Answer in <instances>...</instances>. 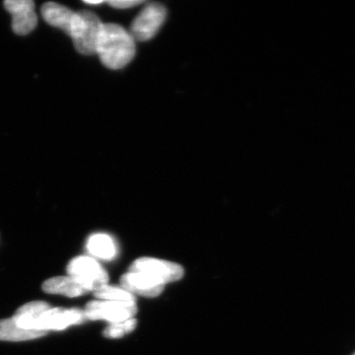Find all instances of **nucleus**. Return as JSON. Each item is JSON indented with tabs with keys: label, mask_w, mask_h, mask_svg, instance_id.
I'll return each instance as SVG.
<instances>
[{
	"label": "nucleus",
	"mask_w": 355,
	"mask_h": 355,
	"mask_svg": "<svg viewBox=\"0 0 355 355\" xmlns=\"http://www.w3.org/2000/svg\"><path fill=\"white\" fill-rule=\"evenodd\" d=\"M96 55L108 69H123L135 58V40L121 26L107 23L103 25Z\"/></svg>",
	"instance_id": "nucleus-1"
},
{
	"label": "nucleus",
	"mask_w": 355,
	"mask_h": 355,
	"mask_svg": "<svg viewBox=\"0 0 355 355\" xmlns=\"http://www.w3.org/2000/svg\"><path fill=\"white\" fill-rule=\"evenodd\" d=\"M103 25L101 20L94 13L90 11L78 12V19L71 36L78 53L85 55L97 53Z\"/></svg>",
	"instance_id": "nucleus-2"
},
{
	"label": "nucleus",
	"mask_w": 355,
	"mask_h": 355,
	"mask_svg": "<svg viewBox=\"0 0 355 355\" xmlns=\"http://www.w3.org/2000/svg\"><path fill=\"white\" fill-rule=\"evenodd\" d=\"M67 272L69 277L80 282L87 291L95 292L100 287L108 284V273L90 257L81 256L72 259L67 265Z\"/></svg>",
	"instance_id": "nucleus-3"
},
{
	"label": "nucleus",
	"mask_w": 355,
	"mask_h": 355,
	"mask_svg": "<svg viewBox=\"0 0 355 355\" xmlns=\"http://www.w3.org/2000/svg\"><path fill=\"white\" fill-rule=\"evenodd\" d=\"M130 272L144 273L163 286L177 282L184 277L183 266L154 258L137 259L130 266Z\"/></svg>",
	"instance_id": "nucleus-4"
},
{
	"label": "nucleus",
	"mask_w": 355,
	"mask_h": 355,
	"mask_svg": "<svg viewBox=\"0 0 355 355\" xmlns=\"http://www.w3.org/2000/svg\"><path fill=\"white\" fill-rule=\"evenodd\" d=\"M137 312L135 304L116 301L95 300L86 305L85 318L91 321L105 320L110 323H120L132 319Z\"/></svg>",
	"instance_id": "nucleus-5"
},
{
	"label": "nucleus",
	"mask_w": 355,
	"mask_h": 355,
	"mask_svg": "<svg viewBox=\"0 0 355 355\" xmlns=\"http://www.w3.org/2000/svg\"><path fill=\"white\" fill-rule=\"evenodd\" d=\"M166 18L165 7L159 3H151L144 7L130 27V35L133 40L144 42L153 39Z\"/></svg>",
	"instance_id": "nucleus-6"
},
{
	"label": "nucleus",
	"mask_w": 355,
	"mask_h": 355,
	"mask_svg": "<svg viewBox=\"0 0 355 355\" xmlns=\"http://www.w3.org/2000/svg\"><path fill=\"white\" fill-rule=\"evenodd\" d=\"M6 10L12 15V30L20 36L30 34L38 24L35 3L31 0H7Z\"/></svg>",
	"instance_id": "nucleus-7"
},
{
	"label": "nucleus",
	"mask_w": 355,
	"mask_h": 355,
	"mask_svg": "<svg viewBox=\"0 0 355 355\" xmlns=\"http://www.w3.org/2000/svg\"><path fill=\"white\" fill-rule=\"evenodd\" d=\"M85 318L83 311L50 308L39 318L37 329L48 334L50 331H62L72 324H80Z\"/></svg>",
	"instance_id": "nucleus-8"
},
{
	"label": "nucleus",
	"mask_w": 355,
	"mask_h": 355,
	"mask_svg": "<svg viewBox=\"0 0 355 355\" xmlns=\"http://www.w3.org/2000/svg\"><path fill=\"white\" fill-rule=\"evenodd\" d=\"M42 16L48 24L62 30L71 38L76 28L78 12L55 2H46L42 6Z\"/></svg>",
	"instance_id": "nucleus-9"
},
{
	"label": "nucleus",
	"mask_w": 355,
	"mask_h": 355,
	"mask_svg": "<svg viewBox=\"0 0 355 355\" xmlns=\"http://www.w3.org/2000/svg\"><path fill=\"white\" fill-rule=\"evenodd\" d=\"M121 287L132 295L156 297L162 293L164 286L144 273L128 272L121 279Z\"/></svg>",
	"instance_id": "nucleus-10"
},
{
	"label": "nucleus",
	"mask_w": 355,
	"mask_h": 355,
	"mask_svg": "<svg viewBox=\"0 0 355 355\" xmlns=\"http://www.w3.org/2000/svg\"><path fill=\"white\" fill-rule=\"evenodd\" d=\"M46 293L60 294L67 297H78L87 293V289L72 277H55L46 280L42 286Z\"/></svg>",
	"instance_id": "nucleus-11"
},
{
	"label": "nucleus",
	"mask_w": 355,
	"mask_h": 355,
	"mask_svg": "<svg viewBox=\"0 0 355 355\" xmlns=\"http://www.w3.org/2000/svg\"><path fill=\"white\" fill-rule=\"evenodd\" d=\"M51 306L43 301H33L23 305L17 310L15 315L12 317L14 322L17 324L21 329L27 331H38L37 324H38L39 318L43 314L44 311L50 309Z\"/></svg>",
	"instance_id": "nucleus-12"
},
{
	"label": "nucleus",
	"mask_w": 355,
	"mask_h": 355,
	"mask_svg": "<svg viewBox=\"0 0 355 355\" xmlns=\"http://www.w3.org/2000/svg\"><path fill=\"white\" fill-rule=\"evenodd\" d=\"M44 331H27L21 329L10 319L0 320V340L4 342H24V340H34L46 336Z\"/></svg>",
	"instance_id": "nucleus-13"
},
{
	"label": "nucleus",
	"mask_w": 355,
	"mask_h": 355,
	"mask_svg": "<svg viewBox=\"0 0 355 355\" xmlns=\"http://www.w3.org/2000/svg\"><path fill=\"white\" fill-rule=\"evenodd\" d=\"M87 250L89 253L102 260H112L116 257V242L111 236L98 233L91 236L87 242Z\"/></svg>",
	"instance_id": "nucleus-14"
},
{
	"label": "nucleus",
	"mask_w": 355,
	"mask_h": 355,
	"mask_svg": "<svg viewBox=\"0 0 355 355\" xmlns=\"http://www.w3.org/2000/svg\"><path fill=\"white\" fill-rule=\"evenodd\" d=\"M96 298L104 301H116V302L135 304V296L121 287L106 286L100 287L94 292Z\"/></svg>",
	"instance_id": "nucleus-15"
},
{
	"label": "nucleus",
	"mask_w": 355,
	"mask_h": 355,
	"mask_svg": "<svg viewBox=\"0 0 355 355\" xmlns=\"http://www.w3.org/2000/svg\"><path fill=\"white\" fill-rule=\"evenodd\" d=\"M137 322L135 318L120 322V323L110 324L104 331V336L109 338H120L128 334L132 333L137 328Z\"/></svg>",
	"instance_id": "nucleus-16"
},
{
	"label": "nucleus",
	"mask_w": 355,
	"mask_h": 355,
	"mask_svg": "<svg viewBox=\"0 0 355 355\" xmlns=\"http://www.w3.org/2000/svg\"><path fill=\"white\" fill-rule=\"evenodd\" d=\"M144 3V1H139V0H114V1H110L109 4L111 6H113L114 8H120V9H125V8H132L133 6H139V4Z\"/></svg>",
	"instance_id": "nucleus-17"
},
{
	"label": "nucleus",
	"mask_w": 355,
	"mask_h": 355,
	"mask_svg": "<svg viewBox=\"0 0 355 355\" xmlns=\"http://www.w3.org/2000/svg\"><path fill=\"white\" fill-rule=\"evenodd\" d=\"M103 1H89V0H86L85 3L92 4V6H96V4H101Z\"/></svg>",
	"instance_id": "nucleus-18"
},
{
	"label": "nucleus",
	"mask_w": 355,
	"mask_h": 355,
	"mask_svg": "<svg viewBox=\"0 0 355 355\" xmlns=\"http://www.w3.org/2000/svg\"><path fill=\"white\" fill-rule=\"evenodd\" d=\"M354 355H355V354Z\"/></svg>",
	"instance_id": "nucleus-19"
}]
</instances>
